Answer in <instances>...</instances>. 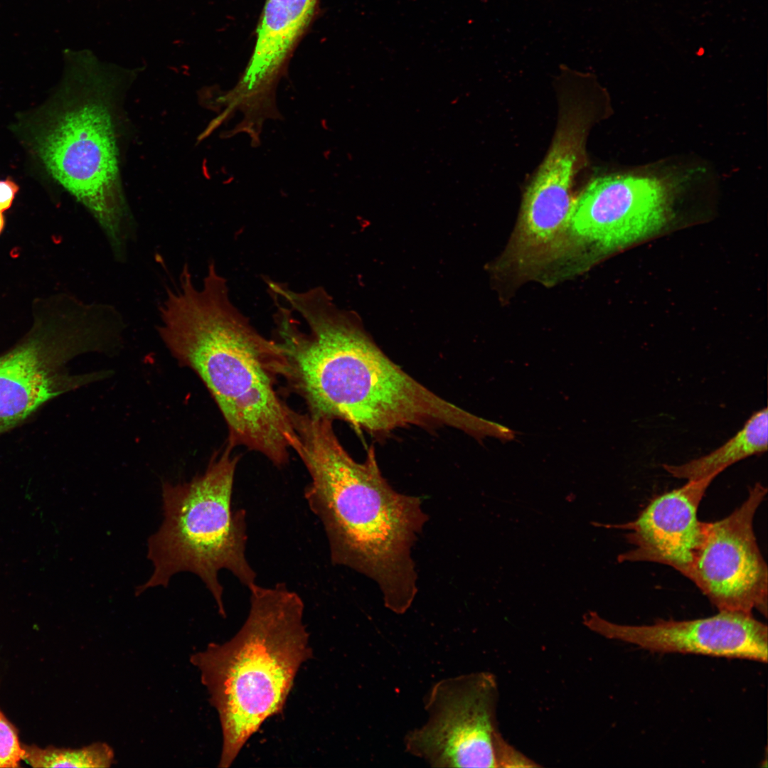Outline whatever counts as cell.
Masks as SVG:
<instances>
[{"instance_id":"277c9868","label":"cell","mask_w":768,"mask_h":768,"mask_svg":"<svg viewBox=\"0 0 768 768\" xmlns=\"http://www.w3.org/2000/svg\"><path fill=\"white\" fill-rule=\"evenodd\" d=\"M250 609L239 631L190 658L219 717V767H229L270 717L282 711L301 666L311 657L304 604L284 583L248 588Z\"/></svg>"},{"instance_id":"7c38bea8","label":"cell","mask_w":768,"mask_h":768,"mask_svg":"<svg viewBox=\"0 0 768 768\" xmlns=\"http://www.w3.org/2000/svg\"><path fill=\"white\" fill-rule=\"evenodd\" d=\"M717 476L688 480L681 487L655 497L632 521L622 524L592 523L629 530L625 536L633 548L618 556L619 562L662 564L688 578L707 527V522L698 518V507Z\"/></svg>"},{"instance_id":"30bf717a","label":"cell","mask_w":768,"mask_h":768,"mask_svg":"<svg viewBox=\"0 0 768 768\" xmlns=\"http://www.w3.org/2000/svg\"><path fill=\"white\" fill-rule=\"evenodd\" d=\"M666 189L657 178L610 175L591 181L574 201L568 230L603 250L624 247L658 231L668 215Z\"/></svg>"},{"instance_id":"e0dca14e","label":"cell","mask_w":768,"mask_h":768,"mask_svg":"<svg viewBox=\"0 0 768 768\" xmlns=\"http://www.w3.org/2000/svg\"><path fill=\"white\" fill-rule=\"evenodd\" d=\"M23 756L17 730L0 710V768L19 767Z\"/></svg>"},{"instance_id":"3957f363","label":"cell","mask_w":768,"mask_h":768,"mask_svg":"<svg viewBox=\"0 0 768 768\" xmlns=\"http://www.w3.org/2000/svg\"><path fill=\"white\" fill-rule=\"evenodd\" d=\"M292 422L291 449L309 474L304 497L323 525L331 562L373 580L385 607L405 613L417 592L412 548L428 519L421 499L390 486L373 447L364 462L354 460L333 420L294 410Z\"/></svg>"},{"instance_id":"ac0fdd59","label":"cell","mask_w":768,"mask_h":768,"mask_svg":"<svg viewBox=\"0 0 768 768\" xmlns=\"http://www.w3.org/2000/svg\"><path fill=\"white\" fill-rule=\"evenodd\" d=\"M18 191V185L10 178L0 179V212L10 208Z\"/></svg>"},{"instance_id":"9a60e30c","label":"cell","mask_w":768,"mask_h":768,"mask_svg":"<svg viewBox=\"0 0 768 768\" xmlns=\"http://www.w3.org/2000/svg\"><path fill=\"white\" fill-rule=\"evenodd\" d=\"M767 439L765 407L752 415L732 438L710 453L681 464H664L662 466L672 476L687 481L718 475L736 462L766 452Z\"/></svg>"},{"instance_id":"52a82bcc","label":"cell","mask_w":768,"mask_h":768,"mask_svg":"<svg viewBox=\"0 0 768 768\" xmlns=\"http://www.w3.org/2000/svg\"><path fill=\"white\" fill-rule=\"evenodd\" d=\"M91 70L68 91L38 141L52 176L85 208L122 260L134 222L122 191L114 114V90Z\"/></svg>"},{"instance_id":"8992f818","label":"cell","mask_w":768,"mask_h":768,"mask_svg":"<svg viewBox=\"0 0 768 768\" xmlns=\"http://www.w3.org/2000/svg\"><path fill=\"white\" fill-rule=\"evenodd\" d=\"M31 328L0 355V434L21 425L53 398L109 376L71 374L65 365L86 353H114L126 323L114 306L61 293L35 302Z\"/></svg>"},{"instance_id":"2e32d148","label":"cell","mask_w":768,"mask_h":768,"mask_svg":"<svg viewBox=\"0 0 768 768\" xmlns=\"http://www.w3.org/2000/svg\"><path fill=\"white\" fill-rule=\"evenodd\" d=\"M23 749V760L33 767L105 768L115 762L113 749L102 742L74 749L26 745Z\"/></svg>"},{"instance_id":"7a4b0ae2","label":"cell","mask_w":768,"mask_h":768,"mask_svg":"<svg viewBox=\"0 0 768 768\" xmlns=\"http://www.w3.org/2000/svg\"><path fill=\"white\" fill-rule=\"evenodd\" d=\"M159 335L182 366L201 380L228 427V444L242 446L284 466L294 437L292 409L277 389L284 358L232 302L213 261L201 285L188 264L166 289Z\"/></svg>"},{"instance_id":"5b68a950","label":"cell","mask_w":768,"mask_h":768,"mask_svg":"<svg viewBox=\"0 0 768 768\" xmlns=\"http://www.w3.org/2000/svg\"><path fill=\"white\" fill-rule=\"evenodd\" d=\"M232 449L227 444L190 481L163 484L164 520L148 540L147 557L154 571L137 587V595L166 587L175 574L190 572L200 577L225 617L219 572L228 570L247 589L256 584L257 575L246 556V512L232 508L238 462Z\"/></svg>"},{"instance_id":"ba28073f","label":"cell","mask_w":768,"mask_h":768,"mask_svg":"<svg viewBox=\"0 0 768 768\" xmlns=\"http://www.w3.org/2000/svg\"><path fill=\"white\" fill-rule=\"evenodd\" d=\"M497 700L489 672L439 681L425 700L427 722L405 737L406 751L436 767H505L515 749L498 730Z\"/></svg>"},{"instance_id":"5bb4252c","label":"cell","mask_w":768,"mask_h":768,"mask_svg":"<svg viewBox=\"0 0 768 768\" xmlns=\"http://www.w3.org/2000/svg\"><path fill=\"white\" fill-rule=\"evenodd\" d=\"M318 1L267 0L250 60L238 82L227 91L235 107L251 114L269 113L277 107V83Z\"/></svg>"},{"instance_id":"8fae6325","label":"cell","mask_w":768,"mask_h":768,"mask_svg":"<svg viewBox=\"0 0 768 768\" xmlns=\"http://www.w3.org/2000/svg\"><path fill=\"white\" fill-rule=\"evenodd\" d=\"M583 624L604 637L658 653H679L767 661L768 630L752 613L719 611L692 620L659 619L649 625L612 623L597 612Z\"/></svg>"},{"instance_id":"6da1fadb","label":"cell","mask_w":768,"mask_h":768,"mask_svg":"<svg viewBox=\"0 0 768 768\" xmlns=\"http://www.w3.org/2000/svg\"><path fill=\"white\" fill-rule=\"evenodd\" d=\"M282 379L309 414L385 436L410 426L451 427L482 439L490 421L439 397L391 361L331 296L300 301L280 328Z\"/></svg>"},{"instance_id":"ffe728a7","label":"cell","mask_w":768,"mask_h":768,"mask_svg":"<svg viewBox=\"0 0 768 768\" xmlns=\"http://www.w3.org/2000/svg\"><path fill=\"white\" fill-rule=\"evenodd\" d=\"M457 102H458L457 98L454 97L449 101V104L452 105H455L457 103Z\"/></svg>"},{"instance_id":"9c48e42d","label":"cell","mask_w":768,"mask_h":768,"mask_svg":"<svg viewBox=\"0 0 768 768\" xmlns=\"http://www.w3.org/2000/svg\"><path fill=\"white\" fill-rule=\"evenodd\" d=\"M767 489L756 483L743 503L727 517L707 522L704 540L688 579L719 611L764 616L767 565L754 532V518Z\"/></svg>"},{"instance_id":"d6986e66","label":"cell","mask_w":768,"mask_h":768,"mask_svg":"<svg viewBox=\"0 0 768 768\" xmlns=\"http://www.w3.org/2000/svg\"><path fill=\"white\" fill-rule=\"evenodd\" d=\"M5 225V218L2 212H0V234L4 230Z\"/></svg>"},{"instance_id":"4fadbf2b","label":"cell","mask_w":768,"mask_h":768,"mask_svg":"<svg viewBox=\"0 0 768 768\" xmlns=\"http://www.w3.org/2000/svg\"><path fill=\"white\" fill-rule=\"evenodd\" d=\"M585 108L564 113L551 147L525 192L519 240L529 250L551 246L568 230L572 185L583 154L589 124Z\"/></svg>"}]
</instances>
